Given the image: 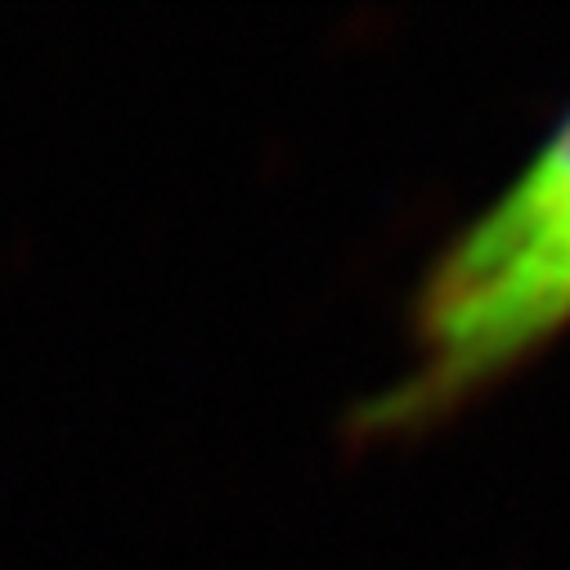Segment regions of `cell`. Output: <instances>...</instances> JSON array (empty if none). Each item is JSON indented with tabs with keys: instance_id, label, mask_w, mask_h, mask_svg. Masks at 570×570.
Segmentation results:
<instances>
[{
	"instance_id": "6da1fadb",
	"label": "cell",
	"mask_w": 570,
	"mask_h": 570,
	"mask_svg": "<svg viewBox=\"0 0 570 570\" xmlns=\"http://www.w3.org/2000/svg\"><path fill=\"white\" fill-rule=\"evenodd\" d=\"M570 333V112L422 274L409 364L360 432L409 436L459 413Z\"/></svg>"
}]
</instances>
